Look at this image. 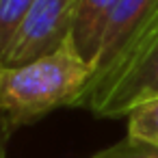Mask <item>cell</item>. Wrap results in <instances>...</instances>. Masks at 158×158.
<instances>
[{"label":"cell","mask_w":158,"mask_h":158,"mask_svg":"<svg viewBox=\"0 0 158 158\" xmlns=\"http://www.w3.org/2000/svg\"><path fill=\"white\" fill-rule=\"evenodd\" d=\"M89 78L91 63L69 39L48 56L20 67H0V113L11 128L26 126L54 108L74 106Z\"/></svg>","instance_id":"obj_1"},{"label":"cell","mask_w":158,"mask_h":158,"mask_svg":"<svg viewBox=\"0 0 158 158\" xmlns=\"http://www.w3.org/2000/svg\"><path fill=\"white\" fill-rule=\"evenodd\" d=\"M158 22V0H119L102 31L100 48L91 61V78L76 108L95 110L130 56L145 44Z\"/></svg>","instance_id":"obj_2"},{"label":"cell","mask_w":158,"mask_h":158,"mask_svg":"<svg viewBox=\"0 0 158 158\" xmlns=\"http://www.w3.org/2000/svg\"><path fill=\"white\" fill-rule=\"evenodd\" d=\"M74 15L76 0H35L0 59V67H20L56 52L72 39Z\"/></svg>","instance_id":"obj_3"},{"label":"cell","mask_w":158,"mask_h":158,"mask_svg":"<svg viewBox=\"0 0 158 158\" xmlns=\"http://www.w3.org/2000/svg\"><path fill=\"white\" fill-rule=\"evenodd\" d=\"M158 98V24L130 56L117 80L93 110L98 117H128L136 106Z\"/></svg>","instance_id":"obj_4"},{"label":"cell","mask_w":158,"mask_h":158,"mask_svg":"<svg viewBox=\"0 0 158 158\" xmlns=\"http://www.w3.org/2000/svg\"><path fill=\"white\" fill-rule=\"evenodd\" d=\"M119 0H76V15H74V31L72 39L85 61H93L102 31L108 22V15L117 7Z\"/></svg>","instance_id":"obj_5"},{"label":"cell","mask_w":158,"mask_h":158,"mask_svg":"<svg viewBox=\"0 0 158 158\" xmlns=\"http://www.w3.org/2000/svg\"><path fill=\"white\" fill-rule=\"evenodd\" d=\"M128 136L158 145V98L136 106L128 115Z\"/></svg>","instance_id":"obj_6"},{"label":"cell","mask_w":158,"mask_h":158,"mask_svg":"<svg viewBox=\"0 0 158 158\" xmlns=\"http://www.w3.org/2000/svg\"><path fill=\"white\" fill-rule=\"evenodd\" d=\"M35 0H0V59Z\"/></svg>","instance_id":"obj_7"},{"label":"cell","mask_w":158,"mask_h":158,"mask_svg":"<svg viewBox=\"0 0 158 158\" xmlns=\"http://www.w3.org/2000/svg\"><path fill=\"white\" fill-rule=\"evenodd\" d=\"M89 158H158V145L126 136L123 141L100 149Z\"/></svg>","instance_id":"obj_8"},{"label":"cell","mask_w":158,"mask_h":158,"mask_svg":"<svg viewBox=\"0 0 158 158\" xmlns=\"http://www.w3.org/2000/svg\"><path fill=\"white\" fill-rule=\"evenodd\" d=\"M13 128L5 119V115L0 113V158H9V139H11Z\"/></svg>","instance_id":"obj_9"}]
</instances>
